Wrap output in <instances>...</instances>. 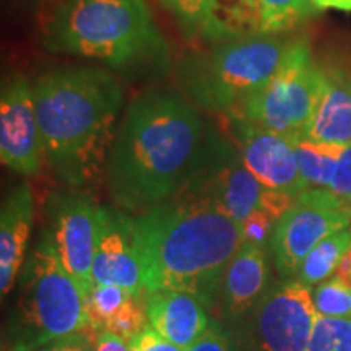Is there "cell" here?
Listing matches in <instances>:
<instances>
[{
  "label": "cell",
  "mask_w": 351,
  "mask_h": 351,
  "mask_svg": "<svg viewBox=\"0 0 351 351\" xmlns=\"http://www.w3.org/2000/svg\"><path fill=\"white\" fill-rule=\"evenodd\" d=\"M60 2H64V0H38V7H36V15H38V20L39 23L46 19L49 13L54 10V8L59 5Z\"/></svg>",
  "instance_id": "cell-35"
},
{
  "label": "cell",
  "mask_w": 351,
  "mask_h": 351,
  "mask_svg": "<svg viewBox=\"0 0 351 351\" xmlns=\"http://www.w3.org/2000/svg\"><path fill=\"white\" fill-rule=\"evenodd\" d=\"M317 10H340L351 13V0H311Z\"/></svg>",
  "instance_id": "cell-33"
},
{
  "label": "cell",
  "mask_w": 351,
  "mask_h": 351,
  "mask_svg": "<svg viewBox=\"0 0 351 351\" xmlns=\"http://www.w3.org/2000/svg\"><path fill=\"white\" fill-rule=\"evenodd\" d=\"M278 223V219L271 217L270 213L262 212H254L249 215L247 218L241 223V232H243V243L244 244H256L263 247L267 243V239L271 238L274 230Z\"/></svg>",
  "instance_id": "cell-27"
},
{
  "label": "cell",
  "mask_w": 351,
  "mask_h": 351,
  "mask_svg": "<svg viewBox=\"0 0 351 351\" xmlns=\"http://www.w3.org/2000/svg\"><path fill=\"white\" fill-rule=\"evenodd\" d=\"M335 276L337 278H340L341 282L346 285V287L351 288V244H350L348 251L345 252L343 258L340 261V265L335 271Z\"/></svg>",
  "instance_id": "cell-34"
},
{
  "label": "cell",
  "mask_w": 351,
  "mask_h": 351,
  "mask_svg": "<svg viewBox=\"0 0 351 351\" xmlns=\"http://www.w3.org/2000/svg\"><path fill=\"white\" fill-rule=\"evenodd\" d=\"M302 137L317 143L351 145V73L341 67H324L319 103Z\"/></svg>",
  "instance_id": "cell-18"
},
{
  "label": "cell",
  "mask_w": 351,
  "mask_h": 351,
  "mask_svg": "<svg viewBox=\"0 0 351 351\" xmlns=\"http://www.w3.org/2000/svg\"><path fill=\"white\" fill-rule=\"evenodd\" d=\"M322 86L324 65L315 62L307 41L296 39L270 80L236 112L278 134H301L313 117Z\"/></svg>",
  "instance_id": "cell-8"
},
{
  "label": "cell",
  "mask_w": 351,
  "mask_h": 351,
  "mask_svg": "<svg viewBox=\"0 0 351 351\" xmlns=\"http://www.w3.org/2000/svg\"><path fill=\"white\" fill-rule=\"evenodd\" d=\"M327 189L330 192H333L337 197H340L341 200H345L346 204H350V199H351V145H348V147H343V150H341L335 174H333L330 186H328Z\"/></svg>",
  "instance_id": "cell-29"
},
{
  "label": "cell",
  "mask_w": 351,
  "mask_h": 351,
  "mask_svg": "<svg viewBox=\"0 0 351 351\" xmlns=\"http://www.w3.org/2000/svg\"><path fill=\"white\" fill-rule=\"evenodd\" d=\"M143 289H181L212 306L228 265L243 245L241 225L202 200L173 197L142 215H129Z\"/></svg>",
  "instance_id": "cell-3"
},
{
  "label": "cell",
  "mask_w": 351,
  "mask_h": 351,
  "mask_svg": "<svg viewBox=\"0 0 351 351\" xmlns=\"http://www.w3.org/2000/svg\"><path fill=\"white\" fill-rule=\"evenodd\" d=\"M43 152L72 191L104 181L124 91L111 70L85 65L52 70L33 83Z\"/></svg>",
  "instance_id": "cell-2"
},
{
  "label": "cell",
  "mask_w": 351,
  "mask_h": 351,
  "mask_svg": "<svg viewBox=\"0 0 351 351\" xmlns=\"http://www.w3.org/2000/svg\"><path fill=\"white\" fill-rule=\"evenodd\" d=\"M269 269L263 247L243 244L228 265L223 280V301L230 317H241L261 300L267 287Z\"/></svg>",
  "instance_id": "cell-19"
},
{
  "label": "cell",
  "mask_w": 351,
  "mask_h": 351,
  "mask_svg": "<svg viewBox=\"0 0 351 351\" xmlns=\"http://www.w3.org/2000/svg\"><path fill=\"white\" fill-rule=\"evenodd\" d=\"M207 132L178 91L150 90L135 98L121 117L104 171L114 204L142 215L178 195L199 163Z\"/></svg>",
  "instance_id": "cell-1"
},
{
  "label": "cell",
  "mask_w": 351,
  "mask_h": 351,
  "mask_svg": "<svg viewBox=\"0 0 351 351\" xmlns=\"http://www.w3.org/2000/svg\"><path fill=\"white\" fill-rule=\"evenodd\" d=\"M101 208L82 191L56 194L49 202L54 247L88 300L95 288L93 258L101 232Z\"/></svg>",
  "instance_id": "cell-11"
},
{
  "label": "cell",
  "mask_w": 351,
  "mask_h": 351,
  "mask_svg": "<svg viewBox=\"0 0 351 351\" xmlns=\"http://www.w3.org/2000/svg\"><path fill=\"white\" fill-rule=\"evenodd\" d=\"M93 351H130L129 343L111 330H101L95 337Z\"/></svg>",
  "instance_id": "cell-32"
},
{
  "label": "cell",
  "mask_w": 351,
  "mask_h": 351,
  "mask_svg": "<svg viewBox=\"0 0 351 351\" xmlns=\"http://www.w3.org/2000/svg\"><path fill=\"white\" fill-rule=\"evenodd\" d=\"M143 298L130 296L111 319V322L108 324L106 330H111L116 335H119L121 339L129 341L132 337H135L145 327L150 326L147 311H145Z\"/></svg>",
  "instance_id": "cell-25"
},
{
  "label": "cell",
  "mask_w": 351,
  "mask_h": 351,
  "mask_svg": "<svg viewBox=\"0 0 351 351\" xmlns=\"http://www.w3.org/2000/svg\"><path fill=\"white\" fill-rule=\"evenodd\" d=\"M348 205H350V210H351V199H350V204Z\"/></svg>",
  "instance_id": "cell-37"
},
{
  "label": "cell",
  "mask_w": 351,
  "mask_h": 351,
  "mask_svg": "<svg viewBox=\"0 0 351 351\" xmlns=\"http://www.w3.org/2000/svg\"><path fill=\"white\" fill-rule=\"evenodd\" d=\"M156 2L173 16L184 36L187 39L199 36L202 16L208 0H156Z\"/></svg>",
  "instance_id": "cell-26"
},
{
  "label": "cell",
  "mask_w": 351,
  "mask_h": 351,
  "mask_svg": "<svg viewBox=\"0 0 351 351\" xmlns=\"http://www.w3.org/2000/svg\"><path fill=\"white\" fill-rule=\"evenodd\" d=\"M34 218L33 192L21 184L8 194L0 213V293L12 291L26 261V249Z\"/></svg>",
  "instance_id": "cell-17"
},
{
  "label": "cell",
  "mask_w": 351,
  "mask_h": 351,
  "mask_svg": "<svg viewBox=\"0 0 351 351\" xmlns=\"http://www.w3.org/2000/svg\"><path fill=\"white\" fill-rule=\"evenodd\" d=\"M351 226L350 205L328 189L311 187L276 223L270 238L280 275L293 276L320 241Z\"/></svg>",
  "instance_id": "cell-9"
},
{
  "label": "cell",
  "mask_w": 351,
  "mask_h": 351,
  "mask_svg": "<svg viewBox=\"0 0 351 351\" xmlns=\"http://www.w3.org/2000/svg\"><path fill=\"white\" fill-rule=\"evenodd\" d=\"M351 244V226L322 239L302 261L298 280L306 287L326 282L339 269L340 261Z\"/></svg>",
  "instance_id": "cell-21"
},
{
  "label": "cell",
  "mask_w": 351,
  "mask_h": 351,
  "mask_svg": "<svg viewBox=\"0 0 351 351\" xmlns=\"http://www.w3.org/2000/svg\"><path fill=\"white\" fill-rule=\"evenodd\" d=\"M187 351H234V348L225 328L217 322H212Z\"/></svg>",
  "instance_id": "cell-30"
},
{
  "label": "cell",
  "mask_w": 351,
  "mask_h": 351,
  "mask_svg": "<svg viewBox=\"0 0 351 351\" xmlns=\"http://www.w3.org/2000/svg\"><path fill=\"white\" fill-rule=\"evenodd\" d=\"M93 337L80 332L52 341L39 351H93Z\"/></svg>",
  "instance_id": "cell-31"
},
{
  "label": "cell",
  "mask_w": 351,
  "mask_h": 351,
  "mask_svg": "<svg viewBox=\"0 0 351 351\" xmlns=\"http://www.w3.org/2000/svg\"><path fill=\"white\" fill-rule=\"evenodd\" d=\"M313 301L319 315L351 319V288L337 276L319 283L313 293Z\"/></svg>",
  "instance_id": "cell-24"
},
{
  "label": "cell",
  "mask_w": 351,
  "mask_h": 351,
  "mask_svg": "<svg viewBox=\"0 0 351 351\" xmlns=\"http://www.w3.org/2000/svg\"><path fill=\"white\" fill-rule=\"evenodd\" d=\"M33 85L23 75L8 77L0 91V160L21 176H34L43 165Z\"/></svg>",
  "instance_id": "cell-14"
},
{
  "label": "cell",
  "mask_w": 351,
  "mask_h": 351,
  "mask_svg": "<svg viewBox=\"0 0 351 351\" xmlns=\"http://www.w3.org/2000/svg\"><path fill=\"white\" fill-rule=\"evenodd\" d=\"M226 127L244 165L263 186L293 197L309 189L300 173L291 135L254 124L238 112L226 114Z\"/></svg>",
  "instance_id": "cell-13"
},
{
  "label": "cell",
  "mask_w": 351,
  "mask_h": 351,
  "mask_svg": "<svg viewBox=\"0 0 351 351\" xmlns=\"http://www.w3.org/2000/svg\"><path fill=\"white\" fill-rule=\"evenodd\" d=\"M307 351H351V319L317 315Z\"/></svg>",
  "instance_id": "cell-23"
},
{
  "label": "cell",
  "mask_w": 351,
  "mask_h": 351,
  "mask_svg": "<svg viewBox=\"0 0 351 351\" xmlns=\"http://www.w3.org/2000/svg\"><path fill=\"white\" fill-rule=\"evenodd\" d=\"M130 296L127 289L116 285H95L93 291L86 300V311L96 335L101 330H106L108 324Z\"/></svg>",
  "instance_id": "cell-22"
},
{
  "label": "cell",
  "mask_w": 351,
  "mask_h": 351,
  "mask_svg": "<svg viewBox=\"0 0 351 351\" xmlns=\"http://www.w3.org/2000/svg\"><path fill=\"white\" fill-rule=\"evenodd\" d=\"M130 351H187V348L173 343V341L165 339L160 332H156L152 326H147L142 332L132 337L127 341Z\"/></svg>",
  "instance_id": "cell-28"
},
{
  "label": "cell",
  "mask_w": 351,
  "mask_h": 351,
  "mask_svg": "<svg viewBox=\"0 0 351 351\" xmlns=\"http://www.w3.org/2000/svg\"><path fill=\"white\" fill-rule=\"evenodd\" d=\"M291 43L280 34L213 44L212 49L189 54L176 65L178 85L205 111L236 112L270 80Z\"/></svg>",
  "instance_id": "cell-6"
},
{
  "label": "cell",
  "mask_w": 351,
  "mask_h": 351,
  "mask_svg": "<svg viewBox=\"0 0 351 351\" xmlns=\"http://www.w3.org/2000/svg\"><path fill=\"white\" fill-rule=\"evenodd\" d=\"M300 173L307 186L327 189L330 186L337 165H339L343 147L317 143L302 137L301 134L291 135Z\"/></svg>",
  "instance_id": "cell-20"
},
{
  "label": "cell",
  "mask_w": 351,
  "mask_h": 351,
  "mask_svg": "<svg viewBox=\"0 0 351 351\" xmlns=\"http://www.w3.org/2000/svg\"><path fill=\"white\" fill-rule=\"evenodd\" d=\"M143 302L150 326L182 348H191L212 324L210 304L194 293L161 289L145 295Z\"/></svg>",
  "instance_id": "cell-16"
},
{
  "label": "cell",
  "mask_w": 351,
  "mask_h": 351,
  "mask_svg": "<svg viewBox=\"0 0 351 351\" xmlns=\"http://www.w3.org/2000/svg\"><path fill=\"white\" fill-rule=\"evenodd\" d=\"M39 25L46 51L98 62L130 80L171 67L169 46L145 0H64Z\"/></svg>",
  "instance_id": "cell-4"
},
{
  "label": "cell",
  "mask_w": 351,
  "mask_h": 351,
  "mask_svg": "<svg viewBox=\"0 0 351 351\" xmlns=\"http://www.w3.org/2000/svg\"><path fill=\"white\" fill-rule=\"evenodd\" d=\"M317 315L311 287L288 280L258 302L254 345L257 351H307Z\"/></svg>",
  "instance_id": "cell-12"
},
{
  "label": "cell",
  "mask_w": 351,
  "mask_h": 351,
  "mask_svg": "<svg viewBox=\"0 0 351 351\" xmlns=\"http://www.w3.org/2000/svg\"><path fill=\"white\" fill-rule=\"evenodd\" d=\"M315 12L311 0H208L199 36L212 44L280 36L306 23Z\"/></svg>",
  "instance_id": "cell-10"
},
{
  "label": "cell",
  "mask_w": 351,
  "mask_h": 351,
  "mask_svg": "<svg viewBox=\"0 0 351 351\" xmlns=\"http://www.w3.org/2000/svg\"><path fill=\"white\" fill-rule=\"evenodd\" d=\"M88 333L95 339L86 298L60 262L49 231L43 232L20 270L19 296L8 320L12 351H39L52 341Z\"/></svg>",
  "instance_id": "cell-5"
},
{
  "label": "cell",
  "mask_w": 351,
  "mask_h": 351,
  "mask_svg": "<svg viewBox=\"0 0 351 351\" xmlns=\"http://www.w3.org/2000/svg\"><path fill=\"white\" fill-rule=\"evenodd\" d=\"M95 285H116L143 298V276L129 215L101 208V232L93 258Z\"/></svg>",
  "instance_id": "cell-15"
},
{
  "label": "cell",
  "mask_w": 351,
  "mask_h": 351,
  "mask_svg": "<svg viewBox=\"0 0 351 351\" xmlns=\"http://www.w3.org/2000/svg\"><path fill=\"white\" fill-rule=\"evenodd\" d=\"M13 2L19 3V5H26V3H32L34 10H36V7H38V0H13Z\"/></svg>",
  "instance_id": "cell-36"
},
{
  "label": "cell",
  "mask_w": 351,
  "mask_h": 351,
  "mask_svg": "<svg viewBox=\"0 0 351 351\" xmlns=\"http://www.w3.org/2000/svg\"><path fill=\"white\" fill-rule=\"evenodd\" d=\"M176 197L212 204L239 225L258 210L280 221L296 200V197L263 186L244 165L232 140L215 129H208L199 163Z\"/></svg>",
  "instance_id": "cell-7"
}]
</instances>
